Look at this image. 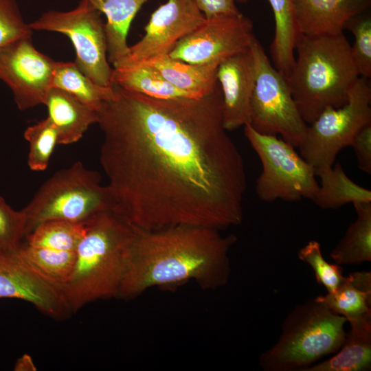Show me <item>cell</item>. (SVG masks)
Instances as JSON below:
<instances>
[{"label": "cell", "mask_w": 371, "mask_h": 371, "mask_svg": "<svg viewBox=\"0 0 371 371\" xmlns=\"http://www.w3.org/2000/svg\"><path fill=\"white\" fill-rule=\"evenodd\" d=\"M137 64L153 68L176 87L198 97L209 93L218 83L216 71L218 63L191 64L164 55Z\"/></svg>", "instance_id": "cell-19"}, {"label": "cell", "mask_w": 371, "mask_h": 371, "mask_svg": "<svg viewBox=\"0 0 371 371\" xmlns=\"http://www.w3.org/2000/svg\"><path fill=\"white\" fill-rule=\"evenodd\" d=\"M51 87L63 89L96 112L114 95L113 87H102L85 75L72 62H56Z\"/></svg>", "instance_id": "cell-27"}, {"label": "cell", "mask_w": 371, "mask_h": 371, "mask_svg": "<svg viewBox=\"0 0 371 371\" xmlns=\"http://www.w3.org/2000/svg\"><path fill=\"white\" fill-rule=\"evenodd\" d=\"M205 19L192 0H168L151 14L144 36L129 47L126 56L113 67L168 55L179 41L199 27Z\"/></svg>", "instance_id": "cell-13"}, {"label": "cell", "mask_w": 371, "mask_h": 371, "mask_svg": "<svg viewBox=\"0 0 371 371\" xmlns=\"http://www.w3.org/2000/svg\"><path fill=\"white\" fill-rule=\"evenodd\" d=\"M297 256L311 266L317 282L324 286L328 292L336 289L344 278L339 265L330 264L323 257L321 245L317 240H310L298 251Z\"/></svg>", "instance_id": "cell-31"}, {"label": "cell", "mask_w": 371, "mask_h": 371, "mask_svg": "<svg viewBox=\"0 0 371 371\" xmlns=\"http://www.w3.org/2000/svg\"><path fill=\"white\" fill-rule=\"evenodd\" d=\"M256 71L251 47L226 58L218 67L216 79L222 95L223 124L227 131L249 123Z\"/></svg>", "instance_id": "cell-15"}, {"label": "cell", "mask_w": 371, "mask_h": 371, "mask_svg": "<svg viewBox=\"0 0 371 371\" xmlns=\"http://www.w3.org/2000/svg\"><path fill=\"white\" fill-rule=\"evenodd\" d=\"M16 0H0V47L20 38L32 36Z\"/></svg>", "instance_id": "cell-33"}, {"label": "cell", "mask_w": 371, "mask_h": 371, "mask_svg": "<svg viewBox=\"0 0 371 371\" xmlns=\"http://www.w3.org/2000/svg\"><path fill=\"white\" fill-rule=\"evenodd\" d=\"M113 69V85L127 91L159 99L199 98L176 87L148 66L135 64Z\"/></svg>", "instance_id": "cell-24"}, {"label": "cell", "mask_w": 371, "mask_h": 371, "mask_svg": "<svg viewBox=\"0 0 371 371\" xmlns=\"http://www.w3.org/2000/svg\"><path fill=\"white\" fill-rule=\"evenodd\" d=\"M107 210H113L109 188L100 184L98 172L87 168L81 161L54 173L21 210L25 236L46 221L85 222Z\"/></svg>", "instance_id": "cell-6"}, {"label": "cell", "mask_w": 371, "mask_h": 371, "mask_svg": "<svg viewBox=\"0 0 371 371\" xmlns=\"http://www.w3.org/2000/svg\"><path fill=\"white\" fill-rule=\"evenodd\" d=\"M0 298L27 302L55 319L72 313L62 291L36 274L16 253L0 254Z\"/></svg>", "instance_id": "cell-14"}, {"label": "cell", "mask_w": 371, "mask_h": 371, "mask_svg": "<svg viewBox=\"0 0 371 371\" xmlns=\"http://www.w3.org/2000/svg\"><path fill=\"white\" fill-rule=\"evenodd\" d=\"M113 87L97 124L113 211L146 230L240 225L245 168L223 124L218 83L203 96L171 99Z\"/></svg>", "instance_id": "cell-1"}, {"label": "cell", "mask_w": 371, "mask_h": 371, "mask_svg": "<svg viewBox=\"0 0 371 371\" xmlns=\"http://www.w3.org/2000/svg\"><path fill=\"white\" fill-rule=\"evenodd\" d=\"M56 64L34 46L32 36L0 47V80L12 91L19 109L45 104Z\"/></svg>", "instance_id": "cell-12"}, {"label": "cell", "mask_w": 371, "mask_h": 371, "mask_svg": "<svg viewBox=\"0 0 371 371\" xmlns=\"http://www.w3.org/2000/svg\"><path fill=\"white\" fill-rule=\"evenodd\" d=\"M346 319L315 299L288 314L277 342L259 357L265 371H304L344 344Z\"/></svg>", "instance_id": "cell-5"}, {"label": "cell", "mask_w": 371, "mask_h": 371, "mask_svg": "<svg viewBox=\"0 0 371 371\" xmlns=\"http://www.w3.org/2000/svg\"><path fill=\"white\" fill-rule=\"evenodd\" d=\"M340 349L304 371H365L371 368V319L351 322Z\"/></svg>", "instance_id": "cell-21"}, {"label": "cell", "mask_w": 371, "mask_h": 371, "mask_svg": "<svg viewBox=\"0 0 371 371\" xmlns=\"http://www.w3.org/2000/svg\"><path fill=\"white\" fill-rule=\"evenodd\" d=\"M24 138L29 143L27 165L33 171H43L48 165L56 144L58 133L56 127L47 116L27 127Z\"/></svg>", "instance_id": "cell-29"}, {"label": "cell", "mask_w": 371, "mask_h": 371, "mask_svg": "<svg viewBox=\"0 0 371 371\" xmlns=\"http://www.w3.org/2000/svg\"><path fill=\"white\" fill-rule=\"evenodd\" d=\"M205 18L240 12L236 0H192Z\"/></svg>", "instance_id": "cell-35"}, {"label": "cell", "mask_w": 371, "mask_h": 371, "mask_svg": "<svg viewBox=\"0 0 371 371\" xmlns=\"http://www.w3.org/2000/svg\"><path fill=\"white\" fill-rule=\"evenodd\" d=\"M72 275L62 288L72 313L87 304L118 297L130 259L135 227L113 210L86 221Z\"/></svg>", "instance_id": "cell-3"}, {"label": "cell", "mask_w": 371, "mask_h": 371, "mask_svg": "<svg viewBox=\"0 0 371 371\" xmlns=\"http://www.w3.org/2000/svg\"><path fill=\"white\" fill-rule=\"evenodd\" d=\"M14 370L16 371H35L36 366L32 358L30 355L24 354L16 361Z\"/></svg>", "instance_id": "cell-36"}, {"label": "cell", "mask_w": 371, "mask_h": 371, "mask_svg": "<svg viewBox=\"0 0 371 371\" xmlns=\"http://www.w3.org/2000/svg\"><path fill=\"white\" fill-rule=\"evenodd\" d=\"M16 254L36 274L60 290L69 280L76 262V251L34 247L25 243Z\"/></svg>", "instance_id": "cell-26"}, {"label": "cell", "mask_w": 371, "mask_h": 371, "mask_svg": "<svg viewBox=\"0 0 371 371\" xmlns=\"http://www.w3.org/2000/svg\"><path fill=\"white\" fill-rule=\"evenodd\" d=\"M344 32L299 34L295 62L286 78L295 103L309 124L328 107H340L360 77Z\"/></svg>", "instance_id": "cell-4"}, {"label": "cell", "mask_w": 371, "mask_h": 371, "mask_svg": "<svg viewBox=\"0 0 371 371\" xmlns=\"http://www.w3.org/2000/svg\"><path fill=\"white\" fill-rule=\"evenodd\" d=\"M86 230V221H46L25 236V243L60 251H76Z\"/></svg>", "instance_id": "cell-28"}, {"label": "cell", "mask_w": 371, "mask_h": 371, "mask_svg": "<svg viewBox=\"0 0 371 371\" xmlns=\"http://www.w3.org/2000/svg\"><path fill=\"white\" fill-rule=\"evenodd\" d=\"M344 30L350 32L355 41L350 46L351 54L360 76L371 77V14L366 10L350 18Z\"/></svg>", "instance_id": "cell-30"}, {"label": "cell", "mask_w": 371, "mask_h": 371, "mask_svg": "<svg viewBox=\"0 0 371 371\" xmlns=\"http://www.w3.org/2000/svg\"><path fill=\"white\" fill-rule=\"evenodd\" d=\"M249 0H236V2L240 3H245L248 2Z\"/></svg>", "instance_id": "cell-37"}, {"label": "cell", "mask_w": 371, "mask_h": 371, "mask_svg": "<svg viewBox=\"0 0 371 371\" xmlns=\"http://www.w3.org/2000/svg\"><path fill=\"white\" fill-rule=\"evenodd\" d=\"M256 38L252 21L241 12L205 18L168 54L191 64L218 63L249 49Z\"/></svg>", "instance_id": "cell-11"}, {"label": "cell", "mask_w": 371, "mask_h": 371, "mask_svg": "<svg viewBox=\"0 0 371 371\" xmlns=\"http://www.w3.org/2000/svg\"><path fill=\"white\" fill-rule=\"evenodd\" d=\"M299 34L326 35L344 32L352 16L370 9L371 0H293Z\"/></svg>", "instance_id": "cell-16"}, {"label": "cell", "mask_w": 371, "mask_h": 371, "mask_svg": "<svg viewBox=\"0 0 371 371\" xmlns=\"http://www.w3.org/2000/svg\"><path fill=\"white\" fill-rule=\"evenodd\" d=\"M315 299L348 322L371 319V273H350L336 289Z\"/></svg>", "instance_id": "cell-18"}, {"label": "cell", "mask_w": 371, "mask_h": 371, "mask_svg": "<svg viewBox=\"0 0 371 371\" xmlns=\"http://www.w3.org/2000/svg\"><path fill=\"white\" fill-rule=\"evenodd\" d=\"M357 218L331 251L337 265H360L371 261V202L353 203Z\"/></svg>", "instance_id": "cell-23"}, {"label": "cell", "mask_w": 371, "mask_h": 371, "mask_svg": "<svg viewBox=\"0 0 371 371\" xmlns=\"http://www.w3.org/2000/svg\"><path fill=\"white\" fill-rule=\"evenodd\" d=\"M244 134L261 161L262 172L256 184L261 201L311 200L319 187L315 170L294 146L277 135L257 132L249 124L244 126Z\"/></svg>", "instance_id": "cell-7"}, {"label": "cell", "mask_w": 371, "mask_h": 371, "mask_svg": "<svg viewBox=\"0 0 371 371\" xmlns=\"http://www.w3.org/2000/svg\"><path fill=\"white\" fill-rule=\"evenodd\" d=\"M272 9L275 31L270 53L273 65L286 78L295 62V48L299 35L293 0H268Z\"/></svg>", "instance_id": "cell-25"}, {"label": "cell", "mask_w": 371, "mask_h": 371, "mask_svg": "<svg viewBox=\"0 0 371 371\" xmlns=\"http://www.w3.org/2000/svg\"><path fill=\"white\" fill-rule=\"evenodd\" d=\"M251 47L257 71L249 124L260 133L280 135L283 140L298 148L307 124L297 109L287 80L270 62L256 38Z\"/></svg>", "instance_id": "cell-9"}, {"label": "cell", "mask_w": 371, "mask_h": 371, "mask_svg": "<svg viewBox=\"0 0 371 371\" xmlns=\"http://www.w3.org/2000/svg\"><path fill=\"white\" fill-rule=\"evenodd\" d=\"M87 0L69 11L48 10L29 23L32 30L56 32L67 36L76 52L75 64L94 82L113 87V69L107 58L105 23Z\"/></svg>", "instance_id": "cell-10"}, {"label": "cell", "mask_w": 371, "mask_h": 371, "mask_svg": "<svg viewBox=\"0 0 371 371\" xmlns=\"http://www.w3.org/2000/svg\"><path fill=\"white\" fill-rule=\"evenodd\" d=\"M25 236V219L22 211L10 207L0 196V254L16 253Z\"/></svg>", "instance_id": "cell-32"}, {"label": "cell", "mask_w": 371, "mask_h": 371, "mask_svg": "<svg viewBox=\"0 0 371 371\" xmlns=\"http://www.w3.org/2000/svg\"><path fill=\"white\" fill-rule=\"evenodd\" d=\"M134 227L128 267L117 298L131 300L152 287L188 280L203 289L228 282L229 251L236 236H223L218 230L199 226Z\"/></svg>", "instance_id": "cell-2"}, {"label": "cell", "mask_w": 371, "mask_h": 371, "mask_svg": "<svg viewBox=\"0 0 371 371\" xmlns=\"http://www.w3.org/2000/svg\"><path fill=\"white\" fill-rule=\"evenodd\" d=\"M106 16L107 58L113 66L129 49L127 36L131 23L144 4L150 0H87Z\"/></svg>", "instance_id": "cell-20"}, {"label": "cell", "mask_w": 371, "mask_h": 371, "mask_svg": "<svg viewBox=\"0 0 371 371\" xmlns=\"http://www.w3.org/2000/svg\"><path fill=\"white\" fill-rule=\"evenodd\" d=\"M371 124V86L360 76L341 106L328 107L307 124L299 146L300 155L315 170L331 167L338 153L351 146L357 133Z\"/></svg>", "instance_id": "cell-8"}, {"label": "cell", "mask_w": 371, "mask_h": 371, "mask_svg": "<svg viewBox=\"0 0 371 371\" xmlns=\"http://www.w3.org/2000/svg\"><path fill=\"white\" fill-rule=\"evenodd\" d=\"M48 117L57 128L58 144L68 145L80 140L90 126L98 123V113L67 91L51 87L44 104Z\"/></svg>", "instance_id": "cell-17"}, {"label": "cell", "mask_w": 371, "mask_h": 371, "mask_svg": "<svg viewBox=\"0 0 371 371\" xmlns=\"http://www.w3.org/2000/svg\"><path fill=\"white\" fill-rule=\"evenodd\" d=\"M350 146L355 150L359 170L371 175V124L357 133Z\"/></svg>", "instance_id": "cell-34"}, {"label": "cell", "mask_w": 371, "mask_h": 371, "mask_svg": "<svg viewBox=\"0 0 371 371\" xmlns=\"http://www.w3.org/2000/svg\"><path fill=\"white\" fill-rule=\"evenodd\" d=\"M315 175L320 178V185L311 201L322 209L333 210L350 203L371 202V191L350 179L339 162L315 170Z\"/></svg>", "instance_id": "cell-22"}]
</instances>
